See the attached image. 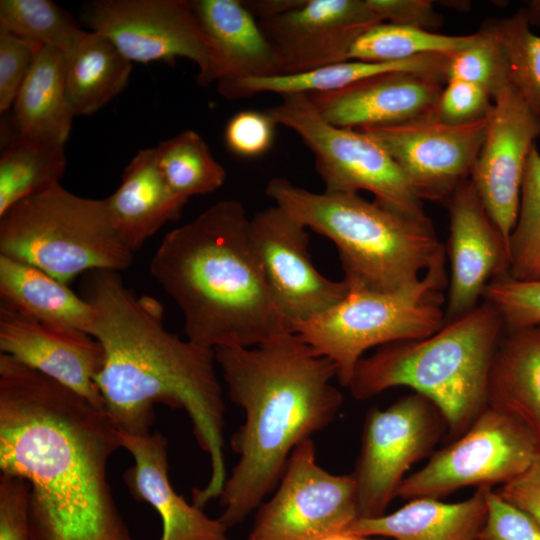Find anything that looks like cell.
Returning a JSON list of instances; mask_svg holds the SVG:
<instances>
[{
	"mask_svg": "<svg viewBox=\"0 0 540 540\" xmlns=\"http://www.w3.org/2000/svg\"><path fill=\"white\" fill-rule=\"evenodd\" d=\"M264 111L276 125L294 131L310 149L325 191L365 190L375 200L403 213L425 217L422 200L405 174L372 136L328 123L303 93L282 95Z\"/></svg>",
	"mask_w": 540,
	"mask_h": 540,
	"instance_id": "obj_9",
	"label": "cell"
},
{
	"mask_svg": "<svg viewBox=\"0 0 540 540\" xmlns=\"http://www.w3.org/2000/svg\"><path fill=\"white\" fill-rule=\"evenodd\" d=\"M445 263L430 268L419 281L389 292L349 287L347 296L327 311L291 326L317 355L336 366L338 382L348 388L358 361L368 349L416 340L445 324Z\"/></svg>",
	"mask_w": 540,
	"mask_h": 540,
	"instance_id": "obj_8",
	"label": "cell"
},
{
	"mask_svg": "<svg viewBox=\"0 0 540 540\" xmlns=\"http://www.w3.org/2000/svg\"><path fill=\"white\" fill-rule=\"evenodd\" d=\"M154 150L166 184L186 202L193 196L218 190L225 182V169L216 161L206 141L193 130L160 142Z\"/></svg>",
	"mask_w": 540,
	"mask_h": 540,
	"instance_id": "obj_31",
	"label": "cell"
},
{
	"mask_svg": "<svg viewBox=\"0 0 540 540\" xmlns=\"http://www.w3.org/2000/svg\"><path fill=\"white\" fill-rule=\"evenodd\" d=\"M30 487L21 477L0 476V540H31L29 531Z\"/></svg>",
	"mask_w": 540,
	"mask_h": 540,
	"instance_id": "obj_42",
	"label": "cell"
},
{
	"mask_svg": "<svg viewBox=\"0 0 540 540\" xmlns=\"http://www.w3.org/2000/svg\"><path fill=\"white\" fill-rule=\"evenodd\" d=\"M502 320L487 301L436 333L381 346L362 357L348 386L356 400L405 386L439 411L451 436L462 435L488 406L491 366Z\"/></svg>",
	"mask_w": 540,
	"mask_h": 540,
	"instance_id": "obj_6",
	"label": "cell"
},
{
	"mask_svg": "<svg viewBox=\"0 0 540 540\" xmlns=\"http://www.w3.org/2000/svg\"><path fill=\"white\" fill-rule=\"evenodd\" d=\"M190 2L213 46L211 83L282 75L273 47L243 1Z\"/></svg>",
	"mask_w": 540,
	"mask_h": 540,
	"instance_id": "obj_22",
	"label": "cell"
},
{
	"mask_svg": "<svg viewBox=\"0 0 540 540\" xmlns=\"http://www.w3.org/2000/svg\"><path fill=\"white\" fill-rule=\"evenodd\" d=\"M65 57L67 93L75 116L90 115L109 103L126 87L132 72V62L93 31H85Z\"/></svg>",
	"mask_w": 540,
	"mask_h": 540,
	"instance_id": "obj_29",
	"label": "cell"
},
{
	"mask_svg": "<svg viewBox=\"0 0 540 540\" xmlns=\"http://www.w3.org/2000/svg\"><path fill=\"white\" fill-rule=\"evenodd\" d=\"M81 288L95 310L90 335L105 354L95 382L106 412L119 430L145 435L151 433L156 404L185 410L211 463L208 483L192 490V503L203 509L220 496L227 479L225 402L215 350L167 331L160 304L137 298L118 271H90Z\"/></svg>",
	"mask_w": 540,
	"mask_h": 540,
	"instance_id": "obj_2",
	"label": "cell"
},
{
	"mask_svg": "<svg viewBox=\"0 0 540 540\" xmlns=\"http://www.w3.org/2000/svg\"><path fill=\"white\" fill-rule=\"evenodd\" d=\"M359 518L353 474L322 468L308 438L290 454L275 494L258 507L248 540H328Z\"/></svg>",
	"mask_w": 540,
	"mask_h": 540,
	"instance_id": "obj_11",
	"label": "cell"
},
{
	"mask_svg": "<svg viewBox=\"0 0 540 540\" xmlns=\"http://www.w3.org/2000/svg\"><path fill=\"white\" fill-rule=\"evenodd\" d=\"M0 28L40 48L64 53L85 33L67 11L50 0H1Z\"/></svg>",
	"mask_w": 540,
	"mask_h": 540,
	"instance_id": "obj_34",
	"label": "cell"
},
{
	"mask_svg": "<svg viewBox=\"0 0 540 540\" xmlns=\"http://www.w3.org/2000/svg\"><path fill=\"white\" fill-rule=\"evenodd\" d=\"M119 448L105 409L0 354V470L29 484L31 540H137L108 481Z\"/></svg>",
	"mask_w": 540,
	"mask_h": 540,
	"instance_id": "obj_1",
	"label": "cell"
},
{
	"mask_svg": "<svg viewBox=\"0 0 540 540\" xmlns=\"http://www.w3.org/2000/svg\"><path fill=\"white\" fill-rule=\"evenodd\" d=\"M0 254L66 285L93 270H125L134 260L104 199L75 195L61 184L22 199L0 216Z\"/></svg>",
	"mask_w": 540,
	"mask_h": 540,
	"instance_id": "obj_7",
	"label": "cell"
},
{
	"mask_svg": "<svg viewBox=\"0 0 540 540\" xmlns=\"http://www.w3.org/2000/svg\"><path fill=\"white\" fill-rule=\"evenodd\" d=\"M492 100L485 140L469 179L509 252L527 159L540 137V113L507 77Z\"/></svg>",
	"mask_w": 540,
	"mask_h": 540,
	"instance_id": "obj_15",
	"label": "cell"
},
{
	"mask_svg": "<svg viewBox=\"0 0 540 540\" xmlns=\"http://www.w3.org/2000/svg\"><path fill=\"white\" fill-rule=\"evenodd\" d=\"M82 18L131 62L187 58L198 66L197 83H211L213 46L190 1L98 0L85 6Z\"/></svg>",
	"mask_w": 540,
	"mask_h": 540,
	"instance_id": "obj_13",
	"label": "cell"
},
{
	"mask_svg": "<svg viewBox=\"0 0 540 540\" xmlns=\"http://www.w3.org/2000/svg\"><path fill=\"white\" fill-rule=\"evenodd\" d=\"M328 540H382V539H372L370 537L355 536V535H340V536L333 537Z\"/></svg>",
	"mask_w": 540,
	"mask_h": 540,
	"instance_id": "obj_47",
	"label": "cell"
},
{
	"mask_svg": "<svg viewBox=\"0 0 540 540\" xmlns=\"http://www.w3.org/2000/svg\"><path fill=\"white\" fill-rule=\"evenodd\" d=\"M381 22L411 26L430 31L441 25L442 18L428 0H367Z\"/></svg>",
	"mask_w": 540,
	"mask_h": 540,
	"instance_id": "obj_43",
	"label": "cell"
},
{
	"mask_svg": "<svg viewBox=\"0 0 540 540\" xmlns=\"http://www.w3.org/2000/svg\"><path fill=\"white\" fill-rule=\"evenodd\" d=\"M484 26L498 43L507 80L540 113V35L531 31L525 10Z\"/></svg>",
	"mask_w": 540,
	"mask_h": 540,
	"instance_id": "obj_33",
	"label": "cell"
},
{
	"mask_svg": "<svg viewBox=\"0 0 540 540\" xmlns=\"http://www.w3.org/2000/svg\"><path fill=\"white\" fill-rule=\"evenodd\" d=\"M482 300L496 309L504 331L540 324V279L517 280L503 273L489 282Z\"/></svg>",
	"mask_w": 540,
	"mask_h": 540,
	"instance_id": "obj_37",
	"label": "cell"
},
{
	"mask_svg": "<svg viewBox=\"0 0 540 540\" xmlns=\"http://www.w3.org/2000/svg\"><path fill=\"white\" fill-rule=\"evenodd\" d=\"M41 48L0 28V113L14 104L17 94Z\"/></svg>",
	"mask_w": 540,
	"mask_h": 540,
	"instance_id": "obj_39",
	"label": "cell"
},
{
	"mask_svg": "<svg viewBox=\"0 0 540 540\" xmlns=\"http://www.w3.org/2000/svg\"><path fill=\"white\" fill-rule=\"evenodd\" d=\"M488 405L518 418L540 448V324L504 331L491 366Z\"/></svg>",
	"mask_w": 540,
	"mask_h": 540,
	"instance_id": "obj_25",
	"label": "cell"
},
{
	"mask_svg": "<svg viewBox=\"0 0 540 540\" xmlns=\"http://www.w3.org/2000/svg\"><path fill=\"white\" fill-rule=\"evenodd\" d=\"M492 95L484 87L462 80L446 81L434 115L446 123L464 124L486 117L492 107Z\"/></svg>",
	"mask_w": 540,
	"mask_h": 540,
	"instance_id": "obj_38",
	"label": "cell"
},
{
	"mask_svg": "<svg viewBox=\"0 0 540 540\" xmlns=\"http://www.w3.org/2000/svg\"><path fill=\"white\" fill-rule=\"evenodd\" d=\"M445 79L414 72H390L345 88L306 94L328 123L361 130L434 113Z\"/></svg>",
	"mask_w": 540,
	"mask_h": 540,
	"instance_id": "obj_20",
	"label": "cell"
},
{
	"mask_svg": "<svg viewBox=\"0 0 540 540\" xmlns=\"http://www.w3.org/2000/svg\"><path fill=\"white\" fill-rule=\"evenodd\" d=\"M508 274L517 280L540 279V152L527 159L516 225L509 240Z\"/></svg>",
	"mask_w": 540,
	"mask_h": 540,
	"instance_id": "obj_35",
	"label": "cell"
},
{
	"mask_svg": "<svg viewBox=\"0 0 540 540\" xmlns=\"http://www.w3.org/2000/svg\"><path fill=\"white\" fill-rule=\"evenodd\" d=\"M0 350L105 409L95 382L105 354L88 333L44 324L0 304Z\"/></svg>",
	"mask_w": 540,
	"mask_h": 540,
	"instance_id": "obj_19",
	"label": "cell"
},
{
	"mask_svg": "<svg viewBox=\"0 0 540 540\" xmlns=\"http://www.w3.org/2000/svg\"><path fill=\"white\" fill-rule=\"evenodd\" d=\"M528 18L529 24H540V1H534L529 5L528 9H524Z\"/></svg>",
	"mask_w": 540,
	"mask_h": 540,
	"instance_id": "obj_46",
	"label": "cell"
},
{
	"mask_svg": "<svg viewBox=\"0 0 540 540\" xmlns=\"http://www.w3.org/2000/svg\"><path fill=\"white\" fill-rule=\"evenodd\" d=\"M13 136L65 145L75 117L66 87L65 53L43 47L12 106Z\"/></svg>",
	"mask_w": 540,
	"mask_h": 540,
	"instance_id": "obj_26",
	"label": "cell"
},
{
	"mask_svg": "<svg viewBox=\"0 0 540 540\" xmlns=\"http://www.w3.org/2000/svg\"><path fill=\"white\" fill-rule=\"evenodd\" d=\"M539 455L535 438L518 418L488 405L462 435L405 477L396 497L440 499L468 486L504 485Z\"/></svg>",
	"mask_w": 540,
	"mask_h": 540,
	"instance_id": "obj_10",
	"label": "cell"
},
{
	"mask_svg": "<svg viewBox=\"0 0 540 540\" xmlns=\"http://www.w3.org/2000/svg\"><path fill=\"white\" fill-rule=\"evenodd\" d=\"M215 354L228 395L245 415L231 437L239 459L219 496L218 520L229 529L277 486L294 448L335 419L343 396L332 384L335 364L292 332Z\"/></svg>",
	"mask_w": 540,
	"mask_h": 540,
	"instance_id": "obj_3",
	"label": "cell"
},
{
	"mask_svg": "<svg viewBox=\"0 0 540 540\" xmlns=\"http://www.w3.org/2000/svg\"><path fill=\"white\" fill-rule=\"evenodd\" d=\"M485 495L488 514L479 540H540V528L527 514L491 487Z\"/></svg>",
	"mask_w": 540,
	"mask_h": 540,
	"instance_id": "obj_41",
	"label": "cell"
},
{
	"mask_svg": "<svg viewBox=\"0 0 540 540\" xmlns=\"http://www.w3.org/2000/svg\"><path fill=\"white\" fill-rule=\"evenodd\" d=\"M487 514L485 487H481L470 498L456 503L411 499L390 514L358 519L345 535L392 540H479Z\"/></svg>",
	"mask_w": 540,
	"mask_h": 540,
	"instance_id": "obj_24",
	"label": "cell"
},
{
	"mask_svg": "<svg viewBox=\"0 0 540 540\" xmlns=\"http://www.w3.org/2000/svg\"><path fill=\"white\" fill-rule=\"evenodd\" d=\"M476 38L470 35H444L411 26L379 23L353 44L348 60L372 62H394L406 60L422 54L449 56Z\"/></svg>",
	"mask_w": 540,
	"mask_h": 540,
	"instance_id": "obj_32",
	"label": "cell"
},
{
	"mask_svg": "<svg viewBox=\"0 0 540 540\" xmlns=\"http://www.w3.org/2000/svg\"><path fill=\"white\" fill-rule=\"evenodd\" d=\"M495 491L540 528V455L522 474Z\"/></svg>",
	"mask_w": 540,
	"mask_h": 540,
	"instance_id": "obj_44",
	"label": "cell"
},
{
	"mask_svg": "<svg viewBox=\"0 0 540 540\" xmlns=\"http://www.w3.org/2000/svg\"><path fill=\"white\" fill-rule=\"evenodd\" d=\"M121 447L134 460L124 473V482L138 501L149 503L162 522L158 540H229L228 529L208 517L203 509L188 503L168 477V442L159 432L134 435L119 430Z\"/></svg>",
	"mask_w": 540,
	"mask_h": 540,
	"instance_id": "obj_21",
	"label": "cell"
},
{
	"mask_svg": "<svg viewBox=\"0 0 540 540\" xmlns=\"http://www.w3.org/2000/svg\"><path fill=\"white\" fill-rule=\"evenodd\" d=\"M442 422L437 408L415 392L384 409L374 407L368 411L360 455L352 473L360 518L386 514L407 470L437 442Z\"/></svg>",
	"mask_w": 540,
	"mask_h": 540,
	"instance_id": "obj_12",
	"label": "cell"
},
{
	"mask_svg": "<svg viewBox=\"0 0 540 540\" xmlns=\"http://www.w3.org/2000/svg\"><path fill=\"white\" fill-rule=\"evenodd\" d=\"M149 269L181 309L187 339L196 344L250 348L290 332L239 201H219L168 232Z\"/></svg>",
	"mask_w": 540,
	"mask_h": 540,
	"instance_id": "obj_4",
	"label": "cell"
},
{
	"mask_svg": "<svg viewBox=\"0 0 540 540\" xmlns=\"http://www.w3.org/2000/svg\"><path fill=\"white\" fill-rule=\"evenodd\" d=\"M104 203L120 239L135 252L162 226L178 219L187 202L170 190L157 166L154 148H148L132 158L120 185Z\"/></svg>",
	"mask_w": 540,
	"mask_h": 540,
	"instance_id": "obj_23",
	"label": "cell"
},
{
	"mask_svg": "<svg viewBox=\"0 0 540 540\" xmlns=\"http://www.w3.org/2000/svg\"><path fill=\"white\" fill-rule=\"evenodd\" d=\"M505 78L500 48L485 26L476 32V38L470 45L447 58L445 81L471 82L486 88L493 95Z\"/></svg>",
	"mask_w": 540,
	"mask_h": 540,
	"instance_id": "obj_36",
	"label": "cell"
},
{
	"mask_svg": "<svg viewBox=\"0 0 540 540\" xmlns=\"http://www.w3.org/2000/svg\"><path fill=\"white\" fill-rule=\"evenodd\" d=\"M64 145L12 136L0 157V216L22 199L60 184Z\"/></svg>",
	"mask_w": 540,
	"mask_h": 540,
	"instance_id": "obj_30",
	"label": "cell"
},
{
	"mask_svg": "<svg viewBox=\"0 0 540 540\" xmlns=\"http://www.w3.org/2000/svg\"><path fill=\"white\" fill-rule=\"evenodd\" d=\"M265 192L307 229L336 245L349 287L398 290L445 263V246L427 216L403 213L356 192H312L281 177L270 179Z\"/></svg>",
	"mask_w": 540,
	"mask_h": 540,
	"instance_id": "obj_5",
	"label": "cell"
},
{
	"mask_svg": "<svg viewBox=\"0 0 540 540\" xmlns=\"http://www.w3.org/2000/svg\"><path fill=\"white\" fill-rule=\"evenodd\" d=\"M275 126L276 123L265 111H240L226 125V146L241 157L261 156L272 147Z\"/></svg>",
	"mask_w": 540,
	"mask_h": 540,
	"instance_id": "obj_40",
	"label": "cell"
},
{
	"mask_svg": "<svg viewBox=\"0 0 540 540\" xmlns=\"http://www.w3.org/2000/svg\"><path fill=\"white\" fill-rule=\"evenodd\" d=\"M258 22L277 55L282 75L347 61L355 41L382 23L367 0H306Z\"/></svg>",
	"mask_w": 540,
	"mask_h": 540,
	"instance_id": "obj_17",
	"label": "cell"
},
{
	"mask_svg": "<svg viewBox=\"0 0 540 540\" xmlns=\"http://www.w3.org/2000/svg\"><path fill=\"white\" fill-rule=\"evenodd\" d=\"M450 234L445 246L450 281L445 322L480 303L489 282L509 270L508 248L486 211L472 181L463 182L445 203Z\"/></svg>",
	"mask_w": 540,
	"mask_h": 540,
	"instance_id": "obj_18",
	"label": "cell"
},
{
	"mask_svg": "<svg viewBox=\"0 0 540 540\" xmlns=\"http://www.w3.org/2000/svg\"><path fill=\"white\" fill-rule=\"evenodd\" d=\"M448 56L422 54L394 62L347 60L309 72L269 78H251L219 84L218 92L228 99H239L258 93H318L336 91L361 80L390 72H414L445 79Z\"/></svg>",
	"mask_w": 540,
	"mask_h": 540,
	"instance_id": "obj_28",
	"label": "cell"
},
{
	"mask_svg": "<svg viewBox=\"0 0 540 540\" xmlns=\"http://www.w3.org/2000/svg\"><path fill=\"white\" fill-rule=\"evenodd\" d=\"M307 228L275 205L250 218V235L268 285L288 329L311 319L349 292L343 279L333 281L314 266Z\"/></svg>",
	"mask_w": 540,
	"mask_h": 540,
	"instance_id": "obj_16",
	"label": "cell"
},
{
	"mask_svg": "<svg viewBox=\"0 0 540 540\" xmlns=\"http://www.w3.org/2000/svg\"><path fill=\"white\" fill-rule=\"evenodd\" d=\"M1 304L44 324L90 335L95 310L68 285L44 271L0 254Z\"/></svg>",
	"mask_w": 540,
	"mask_h": 540,
	"instance_id": "obj_27",
	"label": "cell"
},
{
	"mask_svg": "<svg viewBox=\"0 0 540 540\" xmlns=\"http://www.w3.org/2000/svg\"><path fill=\"white\" fill-rule=\"evenodd\" d=\"M489 114L451 124L434 113L410 121L361 129L399 165L421 200L446 203L470 178L485 140Z\"/></svg>",
	"mask_w": 540,
	"mask_h": 540,
	"instance_id": "obj_14",
	"label": "cell"
},
{
	"mask_svg": "<svg viewBox=\"0 0 540 540\" xmlns=\"http://www.w3.org/2000/svg\"><path fill=\"white\" fill-rule=\"evenodd\" d=\"M306 0H248L243 1L259 20L268 19L301 6Z\"/></svg>",
	"mask_w": 540,
	"mask_h": 540,
	"instance_id": "obj_45",
	"label": "cell"
}]
</instances>
